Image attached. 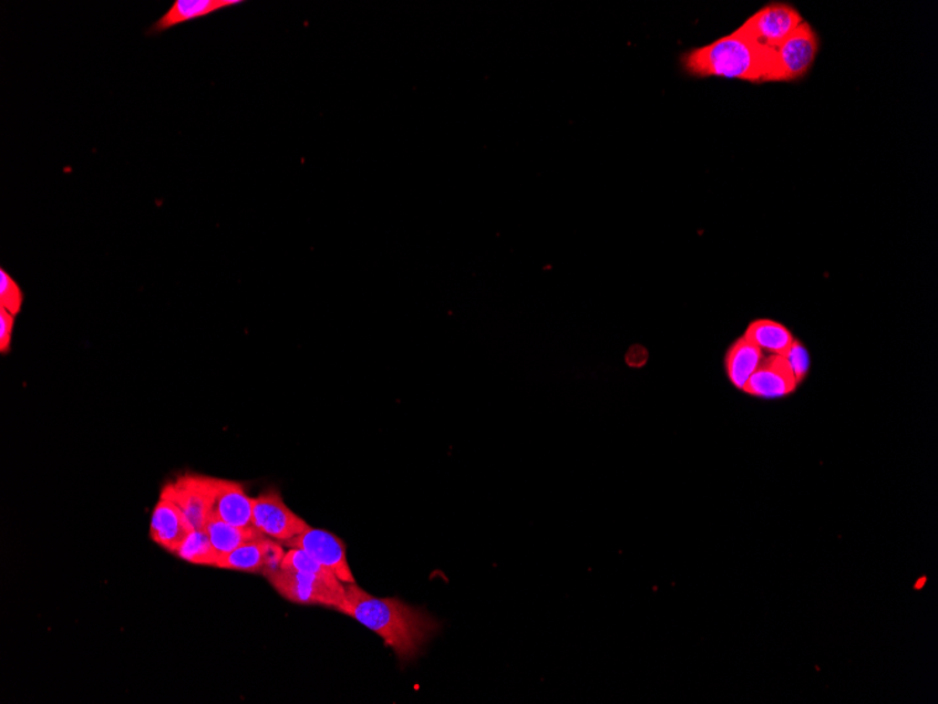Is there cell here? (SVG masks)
Listing matches in <instances>:
<instances>
[{"instance_id":"obj_7","label":"cell","mask_w":938,"mask_h":704,"mask_svg":"<svg viewBox=\"0 0 938 704\" xmlns=\"http://www.w3.org/2000/svg\"><path fill=\"white\" fill-rule=\"evenodd\" d=\"M804 23L803 15L791 4L770 3L738 29L759 44L774 49Z\"/></svg>"},{"instance_id":"obj_8","label":"cell","mask_w":938,"mask_h":704,"mask_svg":"<svg viewBox=\"0 0 938 704\" xmlns=\"http://www.w3.org/2000/svg\"><path fill=\"white\" fill-rule=\"evenodd\" d=\"M286 546L290 549H300L308 552L319 565L329 568L344 586L346 583H355L353 572L350 570L346 545L337 535L309 526L302 535L295 537Z\"/></svg>"},{"instance_id":"obj_5","label":"cell","mask_w":938,"mask_h":704,"mask_svg":"<svg viewBox=\"0 0 938 704\" xmlns=\"http://www.w3.org/2000/svg\"><path fill=\"white\" fill-rule=\"evenodd\" d=\"M251 525L260 534L281 545L288 543L309 528L306 520L287 507L276 488L266 489L254 499Z\"/></svg>"},{"instance_id":"obj_14","label":"cell","mask_w":938,"mask_h":704,"mask_svg":"<svg viewBox=\"0 0 938 704\" xmlns=\"http://www.w3.org/2000/svg\"><path fill=\"white\" fill-rule=\"evenodd\" d=\"M204 530H206L215 549L223 557L238 549V547L249 543V541L260 540L266 537L254 525L240 528V526L225 524V521L215 518L208 520Z\"/></svg>"},{"instance_id":"obj_10","label":"cell","mask_w":938,"mask_h":704,"mask_svg":"<svg viewBox=\"0 0 938 704\" xmlns=\"http://www.w3.org/2000/svg\"><path fill=\"white\" fill-rule=\"evenodd\" d=\"M796 384L798 382L785 359L781 354H773L760 362L743 391L762 398H780L793 393Z\"/></svg>"},{"instance_id":"obj_6","label":"cell","mask_w":938,"mask_h":704,"mask_svg":"<svg viewBox=\"0 0 938 704\" xmlns=\"http://www.w3.org/2000/svg\"><path fill=\"white\" fill-rule=\"evenodd\" d=\"M217 485L218 478L188 473L166 484L164 489L175 500L192 528L204 530L212 519Z\"/></svg>"},{"instance_id":"obj_12","label":"cell","mask_w":938,"mask_h":704,"mask_svg":"<svg viewBox=\"0 0 938 704\" xmlns=\"http://www.w3.org/2000/svg\"><path fill=\"white\" fill-rule=\"evenodd\" d=\"M240 3L243 2H237V0H176L171 9L154 24L152 31L162 33V31L171 30L176 25L206 18L208 14Z\"/></svg>"},{"instance_id":"obj_2","label":"cell","mask_w":938,"mask_h":704,"mask_svg":"<svg viewBox=\"0 0 938 704\" xmlns=\"http://www.w3.org/2000/svg\"><path fill=\"white\" fill-rule=\"evenodd\" d=\"M680 64L686 74L694 77L770 83L773 49L759 44L736 29L710 44L684 52Z\"/></svg>"},{"instance_id":"obj_18","label":"cell","mask_w":938,"mask_h":704,"mask_svg":"<svg viewBox=\"0 0 938 704\" xmlns=\"http://www.w3.org/2000/svg\"><path fill=\"white\" fill-rule=\"evenodd\" d=\"M281 567L292 568V570L309 573V576L338 578L329 568L319 565L308 552L300 549H290V551H287Z\"/></svg>"},{"instance_id":"obj_15","label":"cell","mask_w":938,"mask_h":704,"mask_svg":"<svg viewBox=\"0 0 938 704\" xmlns=\"http://www.w3.org/2000/svg\"><path fill=\"white\" fill-rule=\"evenodd\" d=\"M745 338L762 351L781 354L794 342L787 328L770 320L754 321L749 325Z\"/></svg>"},{"instance_id":"obj_20","label":"cell","mask_w":938,"mask_h":704,"mask_svg":"<svg viewBox=\"0 0 938 704\" xmlns=\"http://www.w3.org/2000/svg\"><path fill=\"white\" fill-rule=\"evenodd\" d=\"M781 356L785 359V362L788 363L791 372L794 373L796 382H801L808 373L810 369V358L808 353H806L805 349L801 343L793 342L791 343L787 351L781 353Z\"/></svg>"},{"instance_id":"obj_19","label":"cell","mask_w":938,"mask_h":704,"mask_svg":"<svg viewBox=\"0 0 938 704\" xmlns=\"http://www.w3.org/2000/svg\"><path fill=\"white\" fill-rule=\"evenodd\" d=\"M24 294L22 287L18 284L7 270H0V309L7 310L12 315H19L22 311Z\"/></svg>"},{"instance_id":"obj_1","label":"cell","mask_w":938,"mask_h":704,"mask_svg":"<svg viewBox=\"0 0 938 704\" xmlns=\"http://www.w3.org/2000/svg\"><path fill=\"white\" fill-rule=\"evenodd\" d=\"M337 610L374 631L401 661L416 659L440 628L424 610L400 599L375 598L358 583H346L344 601Z\"/></svg>"},{"instance_id":"obj_9","label":"cell","mask_w":938,"mask_h":704,"mask_svg":"<svg viewBox=\"0 0 938 704\" xmlns=\"http://www.w3.org/2000/svg\"><path fill=\"white\" fill-rule=\"evenodd\" d=\"M193 530L175 500L165 489H162L158 503H156L151 516V540L171 555H175Z\"/></svg>"},{"instance_id":"obj_16","label":"cell","mask_w":938,"mask_h":704,"mask_svg":"<svg viewBox=\"0 0 938 704\" xmlns=\"http://www.w3.org/2000/svg\"><path fill=\"white\" fill-rule=\"evenodd\" d=\"M173 556L188 565L214 568H218L223 558L213 546L206 530H193Z\"/></svg>"},{"instance_id":"obj_4","label":"cell","mask_w":938,"mask_h":704,"mask_svg":"<svg viewBox=\"0 0 938 704\" xmlns=\"http://www.w3.org/2000/svg\"><path fill=\"white\" fill-rule=\"evenodd\" d=\"M820 52V39L808 23L796 29L788 39L773 49V70L770 82H795L808 74Z\"/></svg>"},{"instance_id":"obj_13","label":"cell","mask_w":938,"mask_h":704,"mask_svg":"<svg viewBox=\"0 0 938 704\" xmlns=\"http://www.w3.org/2000/svg\"><path fill=\"white\" fill-rule=\"evenodd\" d=\"M762 360V349H759L745 337L738 339L730 348V351H728L725 358L728 379H730L733 387L743 391Z\"/></svg>"},{"instance_id":"obj_3","label":"cell","mask_w":938,"mask_h":704,"mask_svg":"<svg viewBox=\"0 0 938 704\" xmlns=\"http://www.w3.org/2000/svg\"><path fill=\"white\" fill-rule=\"evenodd\" d=\"M265 577L280 597L292 603L338 609L344 601L346 586L338 578L309 576L287 567Z\"/></svg>"},{"instance_id":"obj_17","label":"cell","mask_w":938,"mask_h":704,"mask_svg":"<svg viewBox=\"0 0 938 704\" xmlns=\"http://www.w3.org/2000/svg\"><path fill=\"white\" fill-rule=\"evenodd\" d=\"M264 539L249 541V543L240 546L238 549L228 552V555L224 556L221 561H219L218 568L230 571L265 573L266 558Z\"/></svg>"},{"instance_id":"obj_11","label":"cell","mask_w":938,"mask_h":704,"mask_svg":"<svg viewBox=\"0 0 938 704\" xmlns=\"http://www.w3.org/2000/svg\"><path fill=\"white\" fill-rule=\"evenodd\" d=\"M254 499L246 494L244 485L230 479L218 478L215 493L212 518L219 519L233 526L251 525Z\"/></svg>"},{"instance_id":"obj_21","label":"cell","mask_w":938,"mask_h":704,"mask_svg":"<svg viewBox=\"0 0 938 704\" xmlns=\"http://www.w3.org/2000/svg\"><path fill=\"white\" fill-rule=\"evenodd\" d=\"M16 317L0 309V353L7 354L12 348Z\"/></svg>"}]
</instances>
